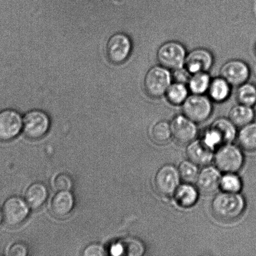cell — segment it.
<instances>
[{
	"label": "cell",
	"mask_w": 256,
	"mask_h": 256,
	"mask_svg": "<svg viewBox=\"0 0 256 256\" xmlns=\"http://www.w3.org/2000/svg\"><path fill=\"white\" fill-rule=\"evenodd\" d=\"M238 143L247 152L256 150V122H253L240 128L237 134Z\"/></svg>",
	"instance_id": "22"
},
{
	"label": "cell",
	"mask_w": 256,
	"mask_h": 256,
	"mask_svg": "<svg viewBox=\"0 0 256 256\" xmlns=\"http://www.w3.org/2000/svg\"><path fill=\"white\" fill-rule=\"evenodd\" d=\"M172 82L171 71L161 65H156L150 68L145 75V92L150 97L159 98L164 96Z\"/></svg>",
	"instance_id": "2"
},
{
	"label": "cell",
	"mask_w": 256,
	"mask_h": 256,
	"mask_svg": "<svg viewBox=\"0 0 256 256\" xmlns=\"http://www.w3.org/2000/svg\"><path fill=\"white\" fill-rule=\"evenodd\" d=\"M29 252L27 246L24 243L17 242L9 248L8 254L10 256H26Z\"/></svg>",
	"instance_id": "33"
},
{
	"label": "cell",
	"mask_w": 256,
	"mask_h": 256,
	"mask_svg": "<svg viewBox=\"0 0 256 256\" xmlns=\"http://www.w3.org/2000/svg\"><path fill=\"white\" fill-rule=\"evenodd\" d=\"M209 127L219 136L222 144L231 143L237 138L236 126L229 118H219L215 120Z\"/></svg>",
	"instance_id": "20"
},
{
	"label": "cell",
	"mask_w": 256,
	"mask_h": 256,
	"mask_svg": "<svg viewBox=\"0 0 256 256\" xmlns=\"http://www.w3.org/2000/svg\"><path fill=\"white\" fill-rule=\"evenodd\" d=\"M49 196V190L44 183H33L27 188L25 194V200L30 208L38 210L46 202Z\"/></svg>",
	"instance_id": "18"
},
{
	"label": "cell",
	"mask_w": 256,
	"mask_h": 256,
	"mask_svg": "<svg viewBox=\"0 0 256 256\" xmlns=\"http://www.w3.org/2000/svg\"><path fill=\"white\" fill-rule=\"evenodd\" d=\"M172 136L180 144H189L196 138V124L184 114L175 116L170 122Z\"/></svg>",
	"instance_id": "12"
},
{
	"label": "cell",
	"mask_w": 256,
	"mask_h": 256,
	"mask_svg": "<svg viewBox=\"0 0 256 256\" xmlns=\"http://www.w3.org/2000/svg\"><path fill=\"white\" fill-rule=\"evenodd\" d=\"M214 64V56L209 50L198 48L187 54L184 67L191 74L208 72Z\"/></svg>",
	"instance_id": "13"
},
{
	"label": "cell",
	"mask_w": 256,
	"mask_h": 256,
	"mask_svg": "<svg viewBox=\"0 0 256 256\" xmlns=\"http://www.w3.org/2000/svg\"><path fill=\"white\" fill-rule=\"evenodd\" d=\"M173 196L179 206L189 208L197 202L199 198V190L191 183H182L175 190Z\"/></svg>",
	"instance_id": "17"
},
{
	"label": "cell",
	"mask_w": 256,
	"mask_h": 256,
	"mask_svg": "<svg viewBox=\"0 0 256 256\" xmlns=\"http://www.w3.org/2000/svg\"><path fill=\"white\" fill-rule=\"evenodd\" d=\"M53 184L57 192L70 190L73 187V180L66 173H60L54 178Z\"/></svg>",
	"instance_id": "30"
},
{
	"label": "cell",
	"mask_w": 256,
	"mask_h": 256,
	"mask_svg": "<svg viewBox=\"0 0 256 256\" xmlns=\"http://www.w3.org/2000/svg\"><path fill=\"white\" fill-rule=\"evenodd\" d=\"M245 208L244 198L239 192H221L213 198L211 210L215 216L224 220L237 219Z\"/></svg>",
	"instance_id": "1"
},
{
	"label": "cell",
	"mask_w": 256,
	"mask_h": 256,
	"mask_svg": "<svg viewBox=\"0 0 256 256\" xmlns=\"http://www.w3.org/2000/svg\"><path fill=\"white\" fill-rule=\"evenodd\" d=\"M254 50L255 54L256 55V41L255 42V44H254Z\"/></svg>",
	"instance_id": "36"
},
{
	"label": "cell",
	"mask_w": 256,
	"mask_h": 256,
	"mask_svg": "<svg viewBox=\"0 0 256 256\" xmlns=\"http://www.w3.org/2000/svg\"><path fill=\"white\" fill-rule=\"evenodd\" d=\"M215 166L220 172H237L244 164V157L241 149L232 143L220 146L214 153Z\"/></svg>",
	"instance_id": "3"
},
{
	"label": "cell",
	"mask_w": 256,
	"mask_h": 256,
	"mask_svg": "<svg viewBox=\"0 0 256 256\" xmlns=\"http://www.w3.org/2000/svg\"><path fill=\"white\" fill-rule=\"evenodd\" d=\"M124 248V255L140 256L145 252L144 246L136 238H128L120 240Z\"/></svg>",
	"instance_id": "29"
},
{
	"label": "cell",
	"mask_w": 256,
	"mask_h": 256,
	"mask_svg": "<svg viewBox=\"0 0 256 256\" xmlns=\"http://www.w3.org/2000/svg\"><path fill=\"white\" fill-rule=\"evenodd\" d=\"M85 256H103L106 255V250L103 246L99 244H92L88 246L84 250Z\"/></svg>",
	"instance_id": "32"
},
{
	"label": "cell",
	"mask_w": 256,
	"mask_h": 256,
	"mask_svg": "<svg viewBox=\"0 0 256 256\" xmlns=\"http://www.w3.org/2000/svg\"><path fill=\"white\" fill-rule=\"evenodd\" d=\"M242 186L241 180L236 172H225L220 178L219 188L221 192H239Z\"/></svg>",
	"instance_id": "27"
},
{
	"label": "cell",
	"mask_w": 256,
	"mask_h": 256,
	"mask_svg": "<svg viewBox=\"0 0 256 256\" xmlns=\"http://www.w3.org/2000/svg\"><path fill=\"white\" fill-rule=\"evenodd\" d=\"M211 80L208 72L193 74L188 82V88L191 94H204L207 92Z\"/></svg>",
	"instance_id": "24"
},
{
	"label": "cell",
	"mask_w": 256,
	"mask_h": 256,
	"mask_svg": "<svg viewBox=\"0 0 256 256\" xmlns=\"http://www.w3.org/2000/svg\"><path fill=\"white\" fill-rule=\"evenodd\" d=\"M180 178L178 168L168 164L158 170L154 178L155 186L160 194L164 196H173L180 184Z\"/></svg>",
	"instance_id": "9"
},
{
	"label": "cell",
	"mask_w": 256,
	"mask_h": 256,
	"mask_svg": "<svg viewBox=\"0 0 256 256\" xmlns=\"http://www.w3.org/2000/svg\"><path fill=\"white\" fill-rule=\"evenodd\" d=\"M198 166H199L189 160H182L178 168L181 180L191 184L195 183L200 172Z\"/></svg>",
	"instance_id": "28"
},
{
	"label": "cell",
	"mask_w": 256,
	"mask_h": 256,
	"mask_svg": "<svg viewBox=\"0 0 256 256\" xmlns=\"http://www.w3.org/2000/svg\"><path fill=\"white\" fill-rule=\"evenodd\" d=\"M30 210V208L25 199L13 196L8 198L3 206L4 220L9 226H19L27 220Z\"/></svg>",
	"instance_id": "6"
},
{
	"label": "cell",
	"mask_w": 256,
	"mask_h": 256,
	"mask_svg": "<svg viewBox=\"0 0 256 256\" xmlns=\"http://www.w3.org/2000/svg\"><path fill=\"white\" fill-rule=\"evenodd\" d=\"M132 49V42L129 36L123 32H117L107 42V59L112 64H122L129 58Z\"/></svg>",
	"instance_id": "8"
},
{
	"label": "cell",
	"mask_w": 256,
	"mask_h": 256,
	"mask_svg": "<svg viewBox=\"0 0 256 256\" xmlns=\"http://www.w3.org/2000/svg\"><path fill=\"white\" fill-rule=\"evenodd\" d=\"M50 127V120L46 112L35 110L28 112L23 119V130L27 138L39 140L47 134Z\"/></svg>",
	"instance_id": "7"
},
{
	"label": "cell",
	"mask_w": 256,
	"mask_h": 256,
	"mask_svg": "<svg viewBox=\"0 0 256 256\" xmlns=\"http://www.w3.org/2000/svg\"><path fill=\"white\" fill-rule=\"evenodd\" d=\"M187 54L184 45L176 41H169L157 50V59L160 65L173 71L184 66Z\"/></svg>",
	"instance_id": "5"
},
{
	"label": "cell",
	"mask_w": 256,
	"mask_h": 256,
	"mask_svg": "<svg viewBox=\"0 0 256 256\" xmlns=\"http://www.w3.org/2000/svg\"><path fill=\"white\" fill-rule=\"evenodd\" d=\"M150 138L156 143L164 144L172 136L170 124L164 120L155 122L150 132Z\"/></svg>",
	"instance_id": "26"
},
{
	"label": "cell",
	"mask_w": 256,
	"mask_h": 256,
	"mask_svg": "<svg viewBox=\"0 0 256 256\" xmlns=\"http://www.w3.org/2000/svg\"><path fill=\"white\" fill-rule=\"evenodd\" d=\"M238 104L254 107L256 104V85L245 82L238 86L236 92Z\"/></svg>",
	"instance_id": "25"
},
{
	"label": "cell",
	"mask_w": 256,
	"mask_h": 256,
	"mask_svg": "<svg viewBox=\"0 0 256 256\" xmlns=\"http://www.w3.org/2000/svg\"><path fill=\"white\" fill-rule=\"evenodd\" d=\"M214 152L202 139L193 140L187 144L186 148L188 159L202 166L209 165L214 160Z\"/></svg>",
	"instance_id": "15"
},
{
	"label": "cell",
	"mask_w": 256,
	"mask_h": 256,
	"mask_svg": "<svg viewBox=\"0 0 256 256\" xmlns=\"http://www.w3.org/2000/svg\"><path fill=\"white\" fill-rule=\"evenodd\" d=\"M110 254L115 256L124 255V248L122 243L119 242L112 244L110 247Z\"/></svg>",
	"instance_id": "34"
},
{
	"label": "cell",
	"mask_w": 256,
	"mask_h": 256,
	"mask_svg": "<svg viewBox=\"0 0 256 256\" xmlns=\"http://www.w3.org/2000/svg\"><path fill=\"white\" fill-rule=\"evenodd\" d=\"M189 92L187 84L172 82L164 96L169 104L174 106H182L189 96Z\"/></svg>",
	"instance_id": "23"
},
{
	"label": "cell",
	"mask_w": 256,
	"mask_h": 256,
	"mask_svg": "<svg viewBox=\"0 0 256 256\" xmlns=\"http://www.w3.org/2000/svg\"><path fill=\"white\" fill-rule=\"evenodd\" d=\"M75 199L70 190L58 192L53 197L50 208L57 217H65L74 209Z\"/></svg>",
	"instance_id": "16"
},
{
	"label": "cell",
	"mask_w": 256,
	"mask_h": 256,
	"mask_svg": "<svg viewBox=\"0 0 256 256\" xmlns=\"http://www.w3.org/2000/svg\"><path fill=\"white\" fill-rule=\"evenodd\" d=\"M191 75L184 66L180 68L172 71V82L187 85Z\"/></svg>",
	"instance_id": "31"
},
{
	"label": "cell",
	"mask_w": 256,
	"mask_h": 256,
	"mask_svg": "<svg viewBox=\"0 0 256 256\" xmlns=\"http://www.w3.org/2000/svg\"><path fill=\"white\" fill-rule=\"evenodd\" d=\"M3 220H4V217H3L2 210H0V224H2Z\"/></svg>",
	"instance_id": "35"
},
{
	"label": "cell",
	"mask_w": 256,
	"mask_h": 256,
	"mask_svg": "<svg viewBox=\"0 0 256 256\" xmlns=\"http://www.w3.org/2000/svg\"><path fill=\"white\" fill-rule=\"evenodd\" d=\"M181 106L182 114L195 124L207 121L212 114V101L204 94L189 95Z\"/></svg>",
	"instance_id": "4"
},
{
	"label": "cell",
	"mask_w": 256,
	"mask_h": 256,
	"mask_svg": "<svg viewBox=\"0 0 256 256\" xmlns=\"http://www.w3.org/2000/svg\"><path fill=\"white\" fill-rule=\"evenodd\" d=\"M255 114L253 107L238 104L231 108L229 119L236 127L242 128L254 122Z\"/></svg>",
	"instance_id": "21"
},
{
	"label": "cell",
	"mask_w": 256,
	"mask_h": 256,
	"mask_svg": "<svg viewBox=\"0 0 256 256\" xmlns=\"http://www.w3.org/2000/svg\"><path fill=\"white\" fill-rule=\"evenodd\" d=\"M220 74L232 86L238 87L248 82L250 69L249 65L243 60H230L222 65Z\"/></svg>",
	"instance_id": "10"
},
{
	"label": "cell",
	"mask_w": 256,
	"mask_h": 256,
	"mask_svg": "<svg viewBox=\"0 0 256 256\" xmlns=\"http://www.w3.org/2000/svg\"><path fill=\"white\" fill-rule=\"evenodd\" d=\"M231 85L222 77H216L210 82L207 94L209 98L215 102H223L229 98L231 94Z\"/></svg>",
	"instance_id": "19"
},
{
	"label": "cell",
	"mask_w": 256,
	"mask_h": 256,
	"mask_svg": "<svg viewBox=\"0 0 256 256\" xmlns=\"http://www.w3.org/2000/svg\"><path fill=\"white\" fill-rule=\"evenodd\" d=\"M221 176V172L216 166H205L200 170L195 184L200 192L210 194L219 188Z\"/></svg>",
	"instance_id": "14"
},
{
	"label": "cell",
	"mask_w": 256,
	"mask_h": 256,
	"mask_svg": "<svg viewBox=\"0 0 256 256\" xmlns=\"http://www.w3.org/2000/svg\"><path fill=\"white\" fill-rule=\"evenodd\" d=\"M22 130L23 119L19 112L10 109L0 112V140H14Z\"/></svg>",
	"instance_id": "11"
}]
</instances>
